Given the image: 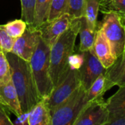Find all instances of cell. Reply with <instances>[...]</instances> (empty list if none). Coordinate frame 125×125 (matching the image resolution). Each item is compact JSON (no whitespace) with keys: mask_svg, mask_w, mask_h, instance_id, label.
<instances>
[{"mask_svg":"<svg viewBox=\"0 0 125 125\" xmlns=\"http://www.w3.org/2000/svg\"><path fill=\"white\" fill-rule=\"evenodd\" d=\"M5 53L10 63L12 81L18 94L22 114L26 115L42 100L29 62L12 52Z\"/></svg>","mask_w":125,"mask_h":125,"instance_id":"6da1fadb","label":"cell"},{"mask_svg":"<svg viewBox=\"0 0 125 125\" xmlns=\"http://www.w3.org/2000/svg\"><path fill=\"white\" fill-rule=\"evenodd\" d=\"M79 29L80 18H74L70 27L59 37L51 48L50 75L53 86L65 77L70 69L68 61L70 56L75 52Z\"/></svg>","mask_w":125,"mask_h":125,"instance_id":"7a4b0ae2","label":"cell"},{"mask_svg":"<svg viewBox=\"0 0 125 125\" xmlns=\"http://www.w3.org/2000/svg\"><path fill=\"white\" fill-rule=\"evenodd\" d=\"M50 53L51 47L40 37L37 46L29 62L42 100L46 99L54 87L50 75Z\"/></svg>","mask_w":125,"mask_h":125,"instance_id":"3957f363","label":"cell"},{"mask_svg":"<svg viewBox=\"0 0 125 125\" xmlns=\"http://www.w3.org/2000/svg\"><path fill=\"white\" fill-rule=\"evenodd\" d=\"M88 103L86 90L81 86L51 112V125H74Z\"/></svg>","mask_w":125,"mask_h":125,"instance_id":"277c9868","label":"cell"},{"mask_svg":"<svg viewBox=\"0 0 125 125\" xmlns=\"http://www.w3.org/2000/svg\"><path fill=\"white\" fill-rule=\"evenodd\" d=\"M100 26L105 38L109 42L113 56L116 59L125 52V28L121 16L114 12L104 13Z\"/></svg>","mask_w":125,"mask_h":125,"instance_id":"5b68a950","label":"cell"},{"mask_svg":"<svg viewBox=\"0 0 125 125\" xmlns=\"http://www.w3.org/2000/svg\"><path fill=\"white\" fill-rule=\"evenodd\" d=\"M81 84L78 70L70 68L65 77L54 86L50 95L45 99L51 112L67 99Z\"/></svg>","mask_w":125,"mask_h":125,"instance_id":"8992f818","label":"cell"},{"mask_svg":"<svg viewBox=\"0 0 125 125\" xmlns=\"http://www.w3.org/2000/svg\"><path fill=\"white\" fill-rule=\"evenodd\" d=\"M108 110L103 97L89 102L81 112L74 125H106Z\"/></svg>","mask_w":125,"mask_h":125,"instance_id":"52a82bcc","label":"cell"},{"mask_svg":"<svg viewBox=\"0 0 125 125\" xmlns=\"http://www.w3.org/2000/svg\"><path fill=\"white\" fill-rule=\"evenodd\" d=\"M82 53L83 62L78 70V73L81 83L87 91L98 76L101 74H105L107 69L97 59L93 49Z\"/></svg>","mask_w":125,"mask_h":125,"instance_id":"ba28073f","label":"cell"},{"mask_svg":"<svg viewBox=\"0 0 125 125\" xmlns=\"http://www.w3.org/2000/svg\"><path fill=\"white\" fill-rule=\"evenodd\" d=\"M40 37V30L31 25H27L23 34L15 39L12 53L29 62Z\"/></svg>","mask_w":125,"mask_h":125,"instance_id":"9c48e42d","label":"cell"},{"mask_svg":"<svg viewBox=\"0 0 125 125\" xmlns=\"http://www.w3.org/2000/svg\"><path fill=\"white\" fill-rule=\"evenodd\" d=\"M73 19L69 13H64L51 21H44L38 28L41 38L51 48L59 37L70 27Z\"/></svg>","mask_w":125,"mask_h":125,"instance_id":"30bf717a","label":"cell"},{"mask_svg":"<svg viewBox=\"0 0 125 125\" xmlns=\"http://www.w3.org/2000/svg\"><path fill=\"white\" fill-rule=\"evenodd\" d=\"M108 110L107 125H125V86H119L117 92L106 101Z\"/></svg>","mask_w":125,"mask_h":125,"instance_id":"8fae6325","label":"cell"},{"mask_svg":"<svg viewBox=\"0 0 125 125\" xmlns=\"http://www.w3.org/2000/svg\"><path fill=\"white\" fill-rule=\"evenodd\" d=\"M0 104L16 117L21 118L23 116L12 80L5 84L0 85Z\"/></svg>","mask_w":125,"mask_h":125,"instance_id":"7c38bea8","label":"cell"},{"mask_svg":"<svg viewBox=\"0 0 125 125\" xmlns=\"http://www.w3.org/2000/svg\"><path fill=\"white\" fill-rule=\"evenodd\" d=\"M92 49L105 68H109L115 62L116 59L112 54L109 42L100 28L96 30Z\"/></svg>","mask_w":125,"mask_h":125,"instance_id":"4fadbf2b","label":"cell"},{"mask_svg":"<svg viewBox=\"0 0 125 125\" xmlns=\"http://www.w3.org/2000/svg\"><path fill=\"white\" fill-rule=\"evenodd\" d=\"M105 75V92L114 86H125V52L119 56L114 64L107 69Z\"/></svg>","mask_w":125,"mask_h":125,"instance_id":"5bb4252c","label":"cell"},{"mask_svg":"<svg viewBox=\"0 0 125 125\" xmlns=\"http://www.w3.org/2000/svg\"><path fill=\"white\" fill-rule=\"evenodd\" d=\"M26 115L27 125H51V112L45 100L37 103Z\"/></svg>","mask_w":125,"mask_h":125,"instance_id":"9a60e30c","label":"cell"},{"mask_svg":"<svg viewBox=\"0 0 125 125\" xmlns=\"http://www.w3.org/2000/svg\"><path fill=\"white\" fill-rule=\"evenodd\" d=\"M96 31H93L89 26L84 16L80 18V45L78 51L84 52L93 48Z\"/></svg>","mask_w":125,"mask_h":125,"instance_id":"2e32d148","label":"cell"},{"mask_svg":"<svg viewBox=\"0 0 125 125\" xmlns=\"http://www.w3.org/2000/svg\"><path fill=\"white\" fill-rule=\"evenodd\" d=\"M101 0H86L83 16L93 31L97 29V15L100 8Z\"/></svg>","mask_w":125,"mask_h":125,"instance_id":"e0dca14e","label":"cell"},{"mask_svg":"<svg viewBox=\"0 0 125 125\" xmlns=\"http://www.w3.org/2000/svg\"><path fill=\"white\" fill-rule=\"evenodd\" d=\"M52 0H36L33 26L38 29L46 21Z\"/></svg>","mask_w":125,"mask_h":125,"instance_id":"ac0fdd59","label":"cell"},{"mask_svg":"<svg viewBox=\"0 0 125 125\" xmlns=\"http://www.w3.org/2000/svg\"><path fill=\"white\" fill-rule=\"evenodd\" d=\"M105 75L101 74L94 81L90 88L86 91V100L87 102H90L99 97L103 96L105 93Z\"/></svg>","mask_w":125,"mask_h":125,"instance_id":"d6986e66","label":"cell"},{"mask_svg":"<svg viewBox=\"0 0 125 125\" xmlns=\"http://www.w3.org/2000/svg\"><path fill=\"white\" fill-rule=\"evenodd\" d=\"M70 0H52L46 21H51L67 13Z\"/></svg>","mask_w":125,"mask_h":125,"instance_id":"ffe728a7","label":"cell"},{"mask_svg":"<svg viewBox=\"0 0 125 125\" xmlns=\"http://www.w3.org/2000/svg\"><path fill=\"white\" fill-rule=\"evenodd\" d=\"M26 26L27 23L23 19H15L3 25L6 32L14 39L21 37L25 31Z\"/></svg>","mask_w":125,"mask_h":125,"instance_id":"44dd1931","label":"cell"},{"mask_svg":"<svg viewBox=\"0 0 125 125\" xmlns=\"http://www.w3.org/2000/svg\"><path fill=\"white\" fill-rule=\"evenodd\" d=\"M35 3L36 0H21V19L25 21L27 25H33Z\"/></svg>","mask_w":125,"mask_h":125,"instance_id":"7402d4cb","label":"cell"},{"mask_svg":"<svg viewBox=\"0 0 125 125\" xmlns=\"http://www.w3.org/2000/svg\"><path fill=\"white\" fill-rule=\"evenodd\" d=\"M100 6L103 7L102 12L104 13L114 11L121 17H125V0H106L101 1Z\"/></svg>","mask_w":125,"mask_h":125,"instance_id":"603a6c76","label":"cell"},{"mask_svg":"<svg viewBox=\"0 0 125 125\" xmlns=\"http://www.w3.org/2000/svg\"><path fill=\"white\" fill-rule=\"evenodd\" d=\"M12 80L9 61L6 53L0 51V85L5 84Z\"/></svg>","mask_w":125,"mask_h":125,"instance_id":"cb8c5ba5","label":"cell"},{"mask_svg":"<svg viewBox=\"0 0 125 125\" xmlns=\"http://www.w3.org/2000/svg\"><path fill=\"white\" fill-rule=\"evenodd\" d=\"M86 0H70L67 13L73 18H79L83 16Z\"/></svg>","mask_w":125,"mask_h":125,"instance_id":"d4e9b609","label":"cell"},{"mask_svg":"<svg viewBox=\"0 0 125 125\" xmlns=\"http://www.w3.org/2000/svg\"><path fill=\"white\" fill-rule=\"evenodd\" d=\"M15 39L10 37L4 30L3 25H0V51L11 52Z\"/></svg>","mask_w":125,"mask_h":125,"instance_id":"484cf974","label":"cell"},{"mask_svg":"<svg viewBox=\"0 0 125 125\" xmlns=\"http://www.w3.org/2000/svg\"><path fill=\"white\" fill-rule=\"evenodd\" d=\"M80 52V51H79ZM83 62V54L82 52L75 53V52L70 56L68 64L71 69L79 70Z\"/></svg>","mask_w":125,"mask_h":125,"instance_id":"4316f807","label":"cell"},{"mask_svg":"<svg viewBox=\"0 0 125 125\" xmlns=\"http://www.w3.org/2000/svg\"><path fill=\"white\" fill-rule=\"evenodd\" d=\"M6 110L7 109L0 104V125H12L13 123Z\"/></svg>","mask_w":125,"mask_h":125,"instance_id":"83f0119b","label":"cell"},{"mask_svg":"<svg viewBox=\"0 0 125 125\" xmlns=\"http://www.w3.org/2000/svg\"><path fill=\"white\" fill-rule=\"evenodd\" d=\"M121 18H122V22H123V24H124L125 28V17H121Z\"/></svg>","mask_w":125,"mask_h":125,"instance_id":"f1b7e54d","label":"cell"},{"mask_svg":"<svg viewBox=\"0 0 125 125\" xmlns=\"http://www.w3.org/2000/svg\"><path fill=\"white\" fill-rule=\"evenodd\" d=\"M102 1H106V0H101Z\"/></svg>","mask_w":125,"mask_h":125,"instance_id":"f546056e","label":"cell"}]
</instances>
